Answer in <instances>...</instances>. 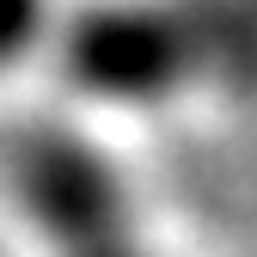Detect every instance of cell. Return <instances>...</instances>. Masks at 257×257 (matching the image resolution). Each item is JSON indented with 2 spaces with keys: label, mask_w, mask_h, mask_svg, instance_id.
<instances>
[{
  "label": "cell",
  "mask_w": 257,
  "mask_h": 257,
  "mask_svg": "<svg viewBox=\"0 0 257 257\" xmlns=\"http://www.w3.org/2000/svg\"><path fill=\"white\" fill-rule=\"evenodd\" d=\"M202 43L196 19L178 13H153V7H110L92 13L74 31V74L98 92H116V98H153L190 74Z\"/></svg>",
  "instance_id": "6da1fadb"
},
{
  "label": "cell",
  "mask_w": 257,
  "mask_h": 257,
  "mask_svg": "<svg viewBox=\"0 0 257 257\" xmlns=\"http://www.w3.org/2000/svg\"><path fill=\"white\" fill-rule=\"evenodd\" d=\"M43 25V0H0V61H13Z\"/></svg>",
  "instance_id": "7a4b0ae2"
}]
</instances>
